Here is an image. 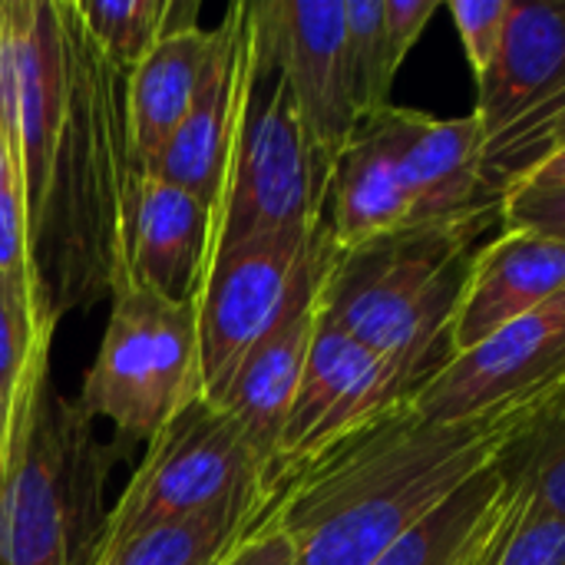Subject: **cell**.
<instances>
[{
	"mask_svg": "<svg viewBox=\"0 0 565 565\" xmlns=\"http://www.w3.org/2000/svg\"><path fill=\"white\" fill-rule=\"evenodd\" d=\"M66 7V103L40 195L26 209L43 321L113 301L126 288V222L136 182L126 73Z\"/></svg>",
	"mask_w": 565,
	"mask_h": 565,
	"instance_id": "cell-1",
	"label": "cell"
},
{
	"mask_svg": "<svg viewBox=\"0 0 565 565\" xmlns=\"http://www.w3.org/2000/svg\"><path fill=\"white\" fill-rule=\"evenodd\" d=\"M497 434L427 424L411 401L281 477L271 526L295 565H374L493 460Z\"/></svg>",
	"mask_w": 565,
	"mask_h": 565,
	"instance_id": "cell-2",
	"label": "cell"
},
{
	"mask_svg": "<svg viewBox=\"0 0 565 565\" xmlns=\"http://www.w3.org/2000/svg\"><path fill=\"white\" fill-rule=\"evenodd\" d=\"M50 348L30 358L13 391L0 463V565H89L109 520L113 447L53 384Z\"/></svg>",
	"mask_w": 565,
	"mask_h": 565,
	"instance_id": "cell-3",
	"label": "cell"
},
{
	"mask_svg": "<svg viewBox=\"0 0 565 565\" xmlns=\"http://www.w3.org/2000/svg\"><path fill=\"white\" fill-rule=\"evenodd\" d=\"M500 218L420 225L354 252L331 245L321 318L384 358L411 397L454 358V321L463 301L477 238Z\"/></svg>",
	"mask_w": 565,
	"mask_h": 565,
	"instance_id": "cell-4",
	"label": "cell"
},
{
	"mask_svg": "<svg viewBox=\"0 0 565 565\" xmlns=\"http://www.w3.org/2000/svg\"><path fill=\"white\" fill-rule=\"evenodd\" d=\"M328 179L331 172L311 149L285 79L258 63L248 33V83L205 265L265 238L318 232L324 225Z\"/></svg>",
	"mask_w": 565,
	"mask_h": 565,
	"instance_id": "cell-5",
	"label": "cell"
},
{
	"mask_svg": "<svg viewBox=\"0 0 565 565\" xmlns=\"http://www.w3.org/2000/svg\"><path fill=\"white\" fill-rule=\"evenodd\" d=\"M76 404L109 420L119 444H152L202 404L195 301L122 288Z\"/></svg>",
	"mask_w": 565,
	"mask_h": 565,
	"instance_id": "cell-6",
	"label": "cell"
},
{
	"mask_svg": "<svg viewBox=\"0 0 565 565\" xmlns=\"http://www.w3.org/2000/svg\"><path fill=\"white\" fill-rule=\"evenodd\" d=\"M258 483L275 487L268 467L235 420L202 401L149 444L119 503L109 510L96 559L113 556L149 530L215 510Z\"/></svg>",
	"mask_w": 565,
	"mask_h": 565,
	"instance_id": "cell-7",
	"label": "cell"
},
{
	"mask_svg": "<svg viewBox=\"0 0 565 565\" xmlns=\"http://www.w3.org/2000/svg\"><path fill=\"white\" fill-rule=\"evenodd\" d=\"M565 387V291L450 358L411 407L440 427L503 430Z\"/></svg>",
	"mask_w": 565,
	"mask_h": 565,
	"instance_id": "cell-8",
	"label": "cell"
},
{
	"mask_svg": "<svg viewBox=\"0 0 565 565\" xmlns=\"http://www.w3.org/2000/svg\"><path fill=\"white\" fill-rule=\"evenodd\" d=\"M321 228L311 235L265 238L218 255L202 268L192 301L199 328L202 401L209 407L225 404L238 367L285 315Z\"/></svg>",
	"mask_w": 565,
	"mask_h": 565,
	"instance_id": "cell-9",
	"label": "cell"
},
{
	"mask_svg": "<svg viewBox=\"0 0 565 565\" xmlns=\"http://www.w3.org/2000/svg\"><path fill=\"white\" fill-rule=\"evenodd\" d=\"M248 33L258 63L285 79L308 142L331 172L358 129L344 0L248 3Z\"/></svg>",
	"mask_w": 565,
	"mask_h": 565,
	"instance_id": "cell-10",
	"label": "cell"
},
{
	"mask_svg": "<svg viewBox=\"0 0 565 565\" xmlns=\"http://www.w3.org/2000/svg\"><path fill=\"white\" fill-rule=\"evenodd\" d=\"M404 401H411V391L401 374L351 334L328 324L318 308V331L275 454V483Z\"/></svg>",
	"mask_w": 565,
	"mask_h": 565,
	"instance_id": "cell-11",
	"label": "cell"
},
{
	"mask_svg": "<svg viewBox=\"0 0 565 565\" xmlns=\"http://www.w3.org/2000/svg\"><path fill=\"white\" fill-rule=\"evenodd\" d=\"M328 255H331V238H328V228H321L295 281L285 315L245 358V364L238 367L225 394V404L218 407L235 420V427L242 430L255 457L268 467V473L275 470L281 427L291 411V401H295V391L305 374V361L318 331V288H321Z\"/></svg>",
	"mask_w": 565,
	"mask_h": 565,
	"instance_id": "cell-12",
	"label": "cell"
},
{
	"mask_svg": "<svg viewBox=\"0 0 565 565\" xmlns=\"http://www.w3.org/2000/svg\"><path fill=\"white\" fill-rule=\"evenodd\" d=\"M381 122L414 199V228L500 218V205L483 179V129L477 116L437 119L387 106Z\"/></svg>",
	"mask_w": 565,
	"mask_h": 565,
	"instance_id": "cell-13",
	"label": "cell"
},
{
	"mask_svg": "<svg viewBox=\"0 0 565 565\" xmlns=\"http://www.w3.org/2000/svg\"><path fill=\"white\" fill-rule=\"evenodd\" d=\"M245 83H248V23H245V3H232L225 10V20L215 26V53L189 116L172 132V139L156 156V162L142 169L179 185L182 192L199 199L212 215L222 199V182L242 116Z\"/></svg>",
	"mask_w": 565,
	"mask_h": 565,
	"instance_id": "cell-14",
	"label": "cell"
},
{
	"mask_svg": "<svg viewBox=\"0 0 565 565\" xmlns=\"http://www.w3.org/2000/svg\"><path fill=\"white\" fill-rule=\"evenodd\" d=\"M565 291V242L530 228H503L480 245L454 321V354L540 311Z\"/></svg>",
	"mask_w": 565,
	"mask_h": 565,
	"instance_id": "cell-15",
	"label": "cell"
},
{
	"mask_svg": "<svg viewBox=\"0 0 565 565\" xmlns=\"http://www.w3.org/2000/svg\"><path fill=\"white\" fill-rule=\"evenodd\" d=\"M212 238V212L179 185L136 172L126 222V288L192 298Z\"/></svg>",
	"mask_w": 565,
	"mask_h": 565,
	"instance_id": "cell-16",
	"label": "cell"
},
{
	"mask_svg": "<svg viewBox=\"0 0 565 565\" xmlns=\"http://www.w3.org/2000/svg\"><path fill=\"white\" fill-rule=\"evenodd\" d=\"M483 142L565 93V0H513L500 56L477 86Z\"/></svg>",
	"mask_w": 565,
	"mask_h": 565,
	"instance_id": "cell-17",
	"label": "cell"
},
{
	"mask_svg": "<svg viewBox=\"0 0 565 565\" xmlns=\"http://www.w3.org/2000/svg\"><path fill=\"white\" fill-rule=\"evenodd\" d=\"M328 238L338 252L414 228V199L381 116L361 119L328 179Z\"/></svg>",
	"mask_w": 565,
	"mask_h": 565,
	"instance_id": "cell-18",
	"label": "cell"
},
{
	"mask_svg": "<svg viewBox=\"0 0 565 565\" xmlns=\"http://www.w3.org/2000/svg\"><path fill=\"white\" fill-rule=\"evenodd\" d=\"M215 53V30L199 23L169 30L126 76L129 146L136 169H149L189 116Z\"/></svg>",
	"mask_w": 565,
	"mask_h": 565,
	"instance_id": "cell-19",
	"label": "cell"
},
{
	"mask_svg": "<svg viewBox=\"0 0 565 565\" xmlns=\"http://www.w3.org/2000/svg\"><path fill=\"white\" fill-rule=\"evenodd\" d=\"M503 510V480L493 463H487L440 507L417 520L374 565H473Z\"/></svg>",
	"mask_w": 565,
	"mask_h": 565,
	"instance_id": "cell-20",
	"label": "cell"
},
{
	"mask_svg": "<svg viewBox=\"0 0 565 565\" xmlns=\"http://www.w3.org/2000/svg\"><path fill=\"white\" fill-rule=\"evenodd\" d=\"M278 487L258 483L228 503L205 510L189 520L166 523L159 530H149L116 550L113 556L93 559L103 565H222L232 550L252 536L275 510Z\"/></svg>",
	"mask_w": 565,
	"mask_h": 565,
	"instance_id": "cell-21",
	"label": "cell"
},
{
	"mask_svg": "<svg viewBox=\"0 0 565 565\" xmlns=\"http://www.w3.org/2000/svg\"><path fill=\"white\" fill-rule=\"evenodd\" d=\"M490 463L503 480L507 500L565 520V387L497 430Z\"/></svg>",
	"mask_w": 565,
	"mask_h": 565,
	"instance_id": "cell-22",
	"label": "cell"
},
{
	"mask_svg": "<svg viewBox=\"0 0 565 565\" xmlns=\"http://www.w3.org/2000/svg\"><path fill=\"white\" fill-rule=\"evenodd\" d=\"M89 40L126 76L175 26L199 23V3L175 0H73Z\"/></svg>",
	"mask_w": 565,
	"mask_h": 565,
	"instance_id": "cell-23",
	"label": "cell"
},
{
	"mask_svg": "<svg viewBox=\"0 0 565 565\" xmlns=\"http://www.w3.org/2000/svg\"><path fill=\"white\" fill-rule=\"evenodd\" d=\"M348 7V73L358 122L381 116L391 106L397 66L384 30V0H344Z\"/></svg>",
	"mask_w": 565,
	"mask_h": 565,
	"instance_id": "cell-24",
	"label": "cell"
},
{
	"mask_svg": "<svg viewBox=\"0 0 565 565\" xmlns=\"http://www.w3.org/2000/svg\"><path fill=\"white\" fill-rule=\"evenodd\" d=\"M473 565H565V520L507 500V510Z\"/></svg>",
	"mask_w": 565,
	"mask_h": 565,
	"instance_id": "cell-25",
	"label": "cell"
},
{
	"mask_svg": "<svg viewBox=\"0 0 565 565\" xmlns=\"http://www.w3.org/2000/svg\"><path fill=\"white\" fill-rule=\"evenodd\" d=\"M510 7H513V0H450L447 3L454 26L460 33L463 53L470 60V70L477 76V86L490 76V70L500 56Z\"/></svg>",
	"mask_w": 565,
	"mask_h": 565,
	"instance_id": "cell-26",
	"label": "cell"
},
{
	"mask_svg": "<svg viewBox=\"0 0 565 565\" xmlns=\"http://www.w3.org/2000/svg\"><path fill=\"white\" fill-rule=\"evenodd\" d=\"M46 344H53V331H40L26 305L0 278V387L7 394L17 391L23 367Z\"/></svg>",
	"mask_w": 565,
	"mask_h": 565,
	"instance_id": "cell-27",
	"label": "cell"
},
{
	"mask_svg": "<svg viewBox=\"0 0 565 565\" xmlns=\"http://www.w3.org/2000/svg\"><path fill=\"white\" fill-rule=\"evenodd\" d=\"M503 228H530L565 242V185L516 189L500 209Z\"/></svg>",
	"mask_w": 565,
	"mask_h": 565,
	"instance_id": "cell-28",
	"label": "cell"
},
{
	"mask_svg": "<svg viewBox=\"0 0 565 565\" xmlns=\"http://www.w3.org/2000/svg\"><path fill=\"white\" fill-rule=\"evenodd\" d=\"M437 7H440L437 0H384V30H387L391 60L397 70L407 60V53L417 46Z\"/></svg>",
	"mask_w": 565,
	"mask_h": 565,
	"instance_id": "cell-29",
	"label": "cell"
},
{
	"mask_svg": "<svg viewBox=\"0 0 565 565\" xmlns=\"http://www.w3.org/2000/svg\"><path fill=\"white\" fill-rule=\"evenodd\" d=\"M222 565H295V550H291V540L278 526H271V516H268L252 536H245L232 550V556Z\"/></svg>",
	"mask_w": 565,
	"mask_h": 565,
	"instance_id": "cell-30",
	"label": "cell"
},
{
	"mask_svg": "<svg viewBox=\"0 0 565 565\" xmlns=\"http://www.w3.org/2000/svg\"><path fill=\"white\" fill-rule=\"evenodd\" d=\"M530 185H533V189L565 185V149L559 152V156H553L550 162H543V166H540V169H536V172L520 185V189H530ZM513 192H516V189H513ZM513 192H510V195H513ZM510 195H507V199H510Z\"/></svg>",
	"mask_w": 565,
	"mask_h": 565,
	"instance_id": "cell-31",
	"label": "cell"
},
{
	"mask_svg": "<svg viewBox=\"0 0 565 565\" xmlns=\"http://www.w3.org/2000/svg\"><path fill=\"white\" fill-rule=\"evenodd\" d=\"M10 427H13V394H7L0 387V463H3L7 444H10Z\"/></svg>",
	"mask_w": 565,
	"mask_h": 565,
	"instance_id": "cell-32",
	"label": "cell"
},
{
	"mask_svg": "<svg viewBox=\"0 0 565 565\" xmlns=\"http://www.w3.org/2000/svg\"><path fill=\"white\" fill-rule=\"evenodd\" d=\"M13 166H10V149H7V139H3V126H0V192L7 185H13Z\"/></svg>",
	"mask_w": 565,
	"mask_h": 565,
	"instance_id": "cell-33",
	"label": "cell"
}]
</instances>
